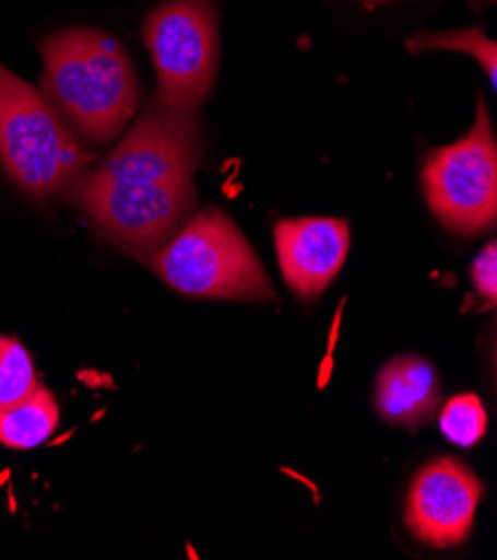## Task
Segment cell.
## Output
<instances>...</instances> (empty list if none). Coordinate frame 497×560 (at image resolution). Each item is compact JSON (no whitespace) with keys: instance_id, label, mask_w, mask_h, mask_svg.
<instances>
[{"instance_id":"obj_1","label":"cell","mask_w":497,"mask_h":560,"mask_svg":"<svg viewBox=\"0 0 497 560\" xmlns=\"http://www.w3.org/2000/svg\"><path fill=\"white\" fill-rule=\"evenodd\" d=\"M199 161L194 112L156 98L109 156L70 190L105 237L150 257L192 217Z\"/></svg>"},{"instance_id":"obj_2","label":"cell","mask_w":497,"mask_h":560,"mask_svg":"<svg viewBox=\"0 0 497 560\" xmlns=\"http://www.w3.org/2000/svg\"><path fill=\"white\" fill-rule=\"evenodd\" d=\"M40 54L43 94L63 121L87 141H115L139 107L128 49L105 32L70 27L47 36Z\"/></svg>"},{"instance_id":"obj_3","label":"cell","mask_w":497,"mask_h":560,"mask_svg":"<svg viewBox=\"0 0 497 560\" xmlns=\"http://www.w3.org/2000/svg\"><path fill=\"white\" fill-rule=\"evenodd\" d=\"M150 266L165 284L190 298L274 300L272 282L255 248L218 208L192 214L150 255Z\"/></svg>"},{"instance_id":"obj_4","label":"cell","mask_w":497,"mask_h":560,"mask_svg":"<svg viewBox=\"0 0 497 560\" xmlns=\"http://www.w3.org/2000/svg\"><path fill=\"white\" fill-rule=\"evenodd\" d=\"M0 165L29 197L70 190L90 165V154L47 96L0 66Z\"/></svg>"},{"instance_id":"obj_5","label":"cell","mask_w":497,"mask_h":560,"mask_svg":"<svg viewBox=\"0 0 497 560\" xmlns=\"http://www.w3.org/2000/svg\"><path fill=\"white\" fill-rule=\"evenodd\" d=\"M422 188L428 208L449 231L475 237L495 226L497 145L482 96H477L471 132L428 154L422 167Z\"/></svg>"},{"instance_id":"obj_6","label":"cell","mask_w":497,"mask_h":560,"mask_svg":"<svg viewBox=\"0 0 497 560\" xmlns=\"http://www.w3.org/2000/svg\"><path fill=\"white\" fill-rule=\"evenodd\" d=\"M143 40L158 79V101L194 112L210 94L218 63L212 0H165L143 23Z\"/></svg>"},{"instance_id":"obj_7","label":"cell","mask_w":497,"mask_h":560,"mask_svg":"<svg viewBox=\"0 0 497 560\" xmlns=\"http://www.w3.org/2000/svg\"><path fill=\"white\" fill-rule=\"evenodd\" d=\"M484 487L460 460L439 458L426 465L406 495V525L424 545L447 549L462 545L475 521Z\"/></svg>"},{"instance_id":"obj_8","label":"cell","mask_w":497,"mask_h":560,"mask_svg":"<svg viewBox=\"0 0 497 560\" xmlns=\"http://www.w3.org/2000/svg\"><path fill=\"white\" fill-rule=\"evenodd\" d=\"M274 246L288 289L304 302L317 300L340 275L351 231L344 219L299 217L282 219L274 226Z\"/></svg>"},{"instance_id":"obj_9","label":"cell","mask_w":497,"mask_h":560,"mask_svg":"<svg viewBox=\"0 0 497 560\" xmlns=\"http://www.w3.org/2000/svg\"><path fill=\"white\" fill-rule=\"evenodd\" d=\"M439 405V380L424 358H398L377 377L375 407L383 420L402 427L426 422Z\"/></svg>"},{"instance_id":"obj_10","label":"cell","mask_w":497,"mask_h":560,"mask_svg":"<svg viewBox=\"0 0 497 560\" xmlns=\"http://www.w3.org/2000/svg\"><path fill=\"white\" fill-rule=\"evenodd\" d=\"M59 405L47 388H34L21 402L0 407V442L10 450H34L59 429Z\"/></svg>"},{"instance_id":"obj_11","label":"cell","mask_w":497,"mask_h":560,"mask_svg":"<svg viewBox=\"0 0 497 560\" xmlns=\"http://www.w3.org/2000/svg\"><path fill=\"white\" fill-rule=\"evenodd\" d=\"M411 51L424 49H455L469 56H475L477 63L486 70L490 85H497V51L495 40H490L482 30H458V32H435V34H417L406 40Z\"/></svg>"},{"instance_id":"obj_12","label":"cell","mask_w":497,"mask_h":560,"mask_svg":"<svg viewBox=\"0 0 497 560\" xmlns=\"http://www.w3.org/2000/svg\"><path fill=\"white\" fill-rule=\"evenodd\" d=\"M38 386L27 349L21 342L0 335V407L21 402Z\"/></svg>"},{"instance_id":"obj_13","label":"cell","mask_w":497,"mask_h":560,"mask_svg":"<svg viewBox=\"0 0 497 560\" xmlns=\"http://www.w3.org/2000/svg\"><path fill=\"white\" fill-rule=\"evenodd\" d=\"M486 409L473 394L455 396L447 402L445 411L439 416V427L453 444L458 446H475L486 435Z\"/></svg>"},{"instance_id":"obj_14","label":"cell","mask_w":497,"mask_h":560,"mask_svg":"<svg viewBox=\"0 0 497 560\" xmlns=\"http://www.w3.org/2000/svg\"><path fill=\"white\" fill-rule=\"evenodd\" d=\"M473 284L477 295L486 302V306H495L497 300V253H495V244L490 242L480 257L473 264Z\"/></svg>"},{"instance_id":"obj_15","label":"cell","mask_w":497,"mask_h":560,"mask_svg":"<svg viewBox=\"0 0 497 560\" xmlns=\"http://www.w3.org/2000/svg\"><path fill=\"white\" fill-rule=\"evenodd\" d=\"M364 3H386V0H364Z\"/></svg>"}]
</instances>
